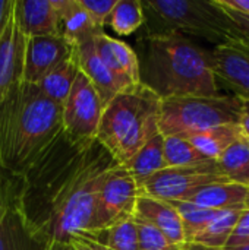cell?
Instances as JSON below:
<instances>
[{"label":"cell","instance_id":"cell-35","mask_svg":"<svg viewBox=\"0 0 249 250\" xmlns=\"http://www.w3.org/2000/svg\"><path fill=\"white\" fill-rule=\"evenodd\" d=\"M220 6L249 16V0H216Z\"/></svg>","mask_w":249,"mask_h":250},{"label":"cell","instance_id":"cell-27","mask_svg":"<svg viewBox=\"0 0 249 250\" xmlns=\"http://www.w3.org/2000/svg\"><path fill=\"white\" fill-rule=\"evenodd\" d=\"M164 155L167 167H185L211 161L205 158L189 141L179 135L164 136Z\"/></svg>","mask_w":249,"mask_h":250},{"label":"cell","instance_id":"cell-19","mask_svg":"<svg viewBox=\"0 0 249 250\" xmlns=\"http://www.w3.org/2000/svg\"><path fill=\"white\" fill-rule=\"evenodd\" d=\"M248 201V186L238 185L233 182H223L201 189L188 202H192L205 209L229 211V209H247Z\"/></svg>","mask_w":249,"mask_h":250},{"label":"cell","instance_id":"cell-36","mask_svg":"<svg viewBox=\"0 0 249 250\" xmlns=\"http://www.w3.org/2000/svg\"><path fill=\"white\" fill-rule=\"evenodd\" d=\"M9 207H10V201H7V198H6V190H4V186H3V182L0 177V221L3 220Z\"/></svg>","mask_w":249,"mask_h":250},{"label":"cell","instance_id":"cell-30","mask_svg":"<svg viewBox=\"0 0 249 250\" xmlns=\"http://www.w3.org/2000/svg\"><path fill=\"white\" fill-rule=\"evenodd\" d=\"M82 7L88 12L94 23L104 29L107 25V21L113 12V7L116 6L117 0H79Z\"/></svg>","mask_w":249,"mask_h":250},{"label":"cell","instance_id":"cell-38","mask_svg":"<svg viewBox=\"0 0 249 250\" xmlns=\"http://www.w3.org/2000/svg\"><path fill=\"white\" fill-rule=\"evenodd\" d=\"M241 126L244 129L245 136H249V101H244V111H242Z\"/></svg>","mask_w":249,"mask_h":250},{"label":"cell","instance_id":"cell-5","mask_svg":"<svg viewBox=\"0 0 249 250\" xmlns=\"http://www.w3.org/2000/svg\"><path fill=\"white\" fill-rule=\"evenodd\" d=\"M145 23L141 34H179L203 38L214 47L241 40V31L216 0H141Z\"/></svg>","mask_w":249,"mask_h":250},{"label":"cell","instance_id":"cell-26","mask_svg":"<svg viewBox=\"0 0 249 250\" xmlns=\"http://www.w3.org/2000/svg\"><path fill=\"white\" fill-rule=\"evenodd\" d=\"M87 233H91L98 242L112 250H139L138 227L134 217L106 230Z\"/></svg>","mask_w":249,"mask_h":250},{"label":"cell","instance_id":"cell-32","mask_svg":"<svg viewBox=\"0 0 249 250\" xmlns=\"http://www.w3.org/2000/svg\"><path fill=\"white\" fill-rule=\"evenodd\" d=\"M249 242V208L244 209L233 234L229 239L227 246H236V245H242Z\"/></svg>","mask_w":249,"mask_h":250},{"label":"cell","instance_id":"cell-1","mask_svg":"<svg viewBox=\"0 0 249 250\" xmlns=\"http://www.w3.org/2000/svg\"><path fill=\"white\" fill-rule=\"evenodd\" d=\"M98 142H76L65 132L47 157L21 182L16 207L50 246L92 231L100 186L116 167Z\"/></svg>","mask_w":249,"mask_h":250},{"label":"cell","instance_id":"cell-10","mask_svg":"<svg viewBox=\"0 0 249 250\" xmlns=\"http://www.w3.org/2000/svg\"><path fill=\"white\" fill-rule=\"evenodd\" d=\"M75 54V45L62 35L31 37L25 42L22 81L38 85L51 70Z\"/></svg>","mask_w":249,"mask_h":250},{"label":"cell","instance_id":"cell-31","mask_svg":"<svg viewBox=\"0 0 249 250\" xmlns=\"http://www.w3.org/2000/svg\"><path fill=\"white\" fill-rule=\"evenodd\" d=\"M69 243L75 250H112L98 242L91 233H78L70 237Z\"/></svg>","mask_w":249,"mask_h":250},{"label":"cell","instance_id":"cell-16","mask_svg":"<svg viewBox=\"0 0 249 250\" xmlns=\"http://www.w3.org/2000/svg\"><path fill=\"white\" fill-rule=\"evenodd\" d=\"M134 217L154 226L172 242L178 245H186L185 229L181 215L169 202L141 193Z\"/></svg>","mask_w":249,"mask_h":250},{"label":"cell","instance_id":"cell-12","mask_svg":"<svg viewBox=\"0 0 249 250\" xmlns=\"http://www.w3.org/2000/svg\"><path fill=\"white\" fill-rule=\"evenodd\" d=\"M94 44L98 56L123 89L141 85L139 62L134 47L107 35L104 31L94 37Z\"/></svg>","mask_w":249,"mask_h":250},{"label":"cell","instance_id":"cell-23","mask_svg":"<svg viewBox=\"0 0 249 250\" xmlns=\"http://www.w3.org/2000/svg\"><path fill=\"white\" fill-rule=\"evenodd\" d=\"M79 72L81 70H79L78 62H76L75 54H73V57L63 62L54 70H51L38 83V86L50 100H53L54 103H57L63 107L65 101L68 100V97L72 91V86H73Z\"/></svg>","mask_w":249,"mask_h":250},{"label":"cell","instance_id":"cell-34","mask_svg":"<svg viewBox=\"0 0 249 250\" xmlns=\"http://www.w3.org/2000/svg\"><path fill=\"white\" fill-rule=\"evenodd\" d=\"M15 7V0H0V40Z\"/></svg>","mask_w":249,"mask_h":250},{"label":"cell","instance_id":"cell-11","mask_svg":"<svg viewBox=\"0 0 249 250\" xmlns=\"http://www.w3.org/2000/svg\"><path fill=\"white\" fill-rule=\"evenodd\" d=\"M213 69L232 95L249 101V44L233 40L213 48Z\"/></svg>","mask_w":249,"mask_h":250},{"label":"cell","instance_id":"cell-37","mask_svg":"<svg viewBox=\"0 0 249 250\" xmlns=\"http://www.w3.org/2000/svg\"><path fill=\"white\" fill-rule=\"evenodd\" d=\"M186 250H249V242L242 243V245H236V246H226L223 249H207V248H201V246H195V245H186Z\"/></svg>","mask_w":249,"mask_h":250},{"label":"cell","instance_id":"cell-21","mask_svg":"<svg viewBox=\"0 0 249 250\" xmlns=\"http://www.w3.org/2000/svg\"><path fill=\"white\" fill-rule=\"evenodd\" d=\"M125 167L132 174L141 188L150 177L167 168L164 155V136L157 133L151 138L126 164Z\"/></svg>","mask_w":249,"mask_h":250},{"label":"cell","instance_id":"cell-28","mask_svg":"<svg viewBox=\"0 0 249 250\" xmlns=\"http://www.w3.org/2000/svg\"><path fill=\"white\" fill-rule=\"evenodd\" d=\"M167 202V201H166ZM181 215V220L183 223L185 229V237L186 243L191 242V239L201 231L207 224H210L222 211H214V209H205L201 208L192 202L188 201H172L169 202Z\"/></svg>","mask_w":249,"mask_h":250},{"label":"cell","instance_id":"cell-4","mask_svg":"<svg viewBox=\"0 0 249 250\" xmlns=\"http://www.w3.org/2000/svg\"><path fill=\"white\" fill-rule=\"evenodd\" d=\"M161 100L144 85L123 89L104 108L97 141L119 166H125L160 133Z\"/></svg>","mask_w":249,"mask_h":250},{"label":"cell","instance_id":"cell-3","mask_svg":"<svg viewBox=\"0 0 249 250\" xmlns=\"http://www.w3.org/2000/svg\"><path fill=\"white\" fill-rule=\"evenodd\" d=\"M139 82L160 100L222 95L213 69V50L179 34H139L135 41Z\"/></svg>","mask_w":249,"mask_h":250},{"label":"cell","instance_id":"cell-9","mask_svg":"<svg viewBox=\"0 0 249 250\" xmlns=\"http://www.w3.org/2000/svg\"><path fill=\"white\" fill-rule=\"evenodd\" d=\"M104 104L92 82L79 72L68 100L63 104L65 133L76 142L97 141Z\"/></svg>","mask_w":249,"mask_h":250},{"label":"cell","instance_id":"cell-6","mask_svg":"<svg viewBox=\"0 0 249 250\" xmlns=\"http://www.w3.org/2000/svg\"><path fill=\"white\" fill-rule=\"evenodd\" d=\"M244 101L236 95L173 97L161 100L158 127L163 136L188 135L225 125H241Z\"/></svg>","mask_w":249,"mask_h":250},{"label":"cell","instance_id":"cell-25","mask_svg":"<svg viewBox=\"0 0 249 250\" xmlns=\"http://www.w3.org/2000/svg\"><path fill=\"white\" fill-rule=\"evenodd\" d=\"M145 15L141 0H117L107 25L117 35H131L142 28Z\"/></svg>","mask_w":249,"mask_h":250},{"label":"cell","instance_id":"cell-33","mask_svg":"<svg viewBox=\"0 0 249 250\" xmlns=\"http://www.w3.org/2000/svg\"><path fill=\"white\" fill-rule=\"evenodd\" d=\"M217 3V1H216ZM219 4V3H217ZM220 6V4H219ZM230 18H232V21L238 25V28H239V31H241V35H242V41H245L247 44H249V16L247 15H242V13H239V12H235V10H232V9H227V7H223V6H220Z\"/></svg>","mask_w":249,"mask_h":250},{"label":"cell","instance_id":"cell-15","mask_svg":"<svg viewBox=\"0 0 249 250\" xmlns=\"http://www.w3.org/2000/svg\"><path fill=\"white\" fill-rule=\"evenodd\" d=\"M15 18L25 38L59 35V16L53 0H15Z\"/></svg>","mask_w":249,"mask_h":250},{"label":"cell","instance_id":"cell-7","mask_svg":"<svg viewBox=\"0 0 249 250\" xmlns=\"http://www.w3.org/2000/svg\"><path fill=\"white\" fill-rule=\"evenodd\" d=\"M230 182L220 170L217 161H205L195 166L167 167L166 170L150 177L141 188L142 195H148L161 201H189L201 189Z\"/></svg>","mask_w":249,"mask_h":250},{"label":"cell","instance_id":"cell-8","mask_svg":"<svg viewBox=\"0 0 249 250\" xmlns=\"http://www.w3.org/2000/svg\"><path fill=\"white\" fill-rule=\"evenodd\" d=\"M139 186L125 166L113 167L104 177L95 202L92 231L106 230L135 214Z\"/></svg>","mask_w":249,"mask_h":250},{"label":"cell","instance_id":"cell-22","mask_svg":"<svg viewBox=\"0 0 249 250\" xmlns=\"http://www.w3.org/2000/svg\"><path fill=\"white\" fill-rule=\"evenodd\" d=\"M242 212L244 209L222 211L210 224H207L201 231H198L186 245H195V246H201L207 249L226 248Z\"/></svg>","mask_w":249,"mask_h":250},{"label":"cell","instance_id":"cell-24","mask_svg":"<svg viewBox=\"0 0 249 250\" xmlns=\"http://www.w3.org/2000/svg\"><path fill=\"white\" fill-rule=\"evenodd\" d=\"M217 164L223 174L233 183L249 188V142L247 138L232 145L219 160Z\"/></svg>","mask_w":249,"mask_h":250},{"label":"cell","instance_id":"cell-2","mask_svg":"<svg viewBox=\"0 0 249 250\" xmlns=\"http://www.w3.org/2000/svg\"><path fill=\"white\" fill-rule=\"evenodd\" d=\"M63 107L38 85L15 83L0 101V168L26 177L63 135Z\"/></svg>","mask_w":249,"mask_h":250},{"label":"cell","instance_id":"cell-17","mask_svg":"<svg viewBox=\"0 0 249 250\" xmlns=\"http://www.w3.org/2000/svg\"><path fill=\"white\" fill-rule=\"evenodd\" d=\"M48 249L50 245L32 230L15 201L10 202L7 212L0 221V250Z\"/></svg>","mask_w":249,"mask_h":250},{"label":"cell","instance_id":"cell-39","mask_svg":"<svg viewBox=\"0 0 249 250\" xmlns=\"http://www.w3.org/2000/svg\"><path fill=\"white\" fill-rule=\"evenodd\" d=\"M48 250H75L70 243H53Z\"/></svg>","mask_w":249,"mask_h":250},{"label":"cell","instance_id":"cell-18","mask_svg":"<svg viewBox=\"0 0 249 250\" xmlns=\"http://www.w3.org/2000/svg\"><path fill=\"white\" fill-rule=\"evenodd\" d=\"M59 16V35L76 45L104 31L98 28L79 0H53Z\"/></svg>","mask_w":249,"mask_h":250},{"label":"cell","instance_id":"cell-29","mask_svg":"<svg viewBox=\"0 0 249 250\" xmlns=\"http://www.w3.org/2000/svg\"><path fill=\"white\" fill-rule=\"evenodd\" d=\"M135 218V217H134ZM138 227V240L139 250H186V245H178L172 242L167 236H164L154 226L136 220Z\"/></svg>","mask_w":249,"mask_h":250},{"label":"cell","instance_id":"cell-13","mask_svg":"<svg viewBox=\"0 0 249 250\" xmlns=\"http://www.w3.org/2000/svg\"><path fill=\"white\" fill-rule=\"evenodd\" d=\"M25 42L26 38L18 26L13 7L0 40V101L15 83L22 81Z\"/></svg>","mask_w":249,"mask_h":250},{"label":"cell","instance_id":"cell-14","mask_svg":"<svg viewBox=\"0 0 249 250\" xmlns=\"http://www.w3.org/2000/svg\"><path fill=\"white\" fill-rule=\"evenodd\" d=\"M75 59L78 62L79 70L92 82V85L98 91L106 108V105L117 94H120L123 88L98 56L94 44V37L75 45Z\"/></svg>","mask_w":249,"mask_h":250},{"label":"cell","instance_id":"cell-20","mask_svg":"<svg viewBox=\"0 0 249 250\" xmlns=\"http://www.w3.org/2000/svg\"><path fill=\"white\" fill-rule=\"evenodd\" d=\"M189 141L205 158L217 161L232 145L247 138L241 125H225L207 130L182 135Z\"/></svg>","mask_w":249,"mask_h":250}]
</instances>
